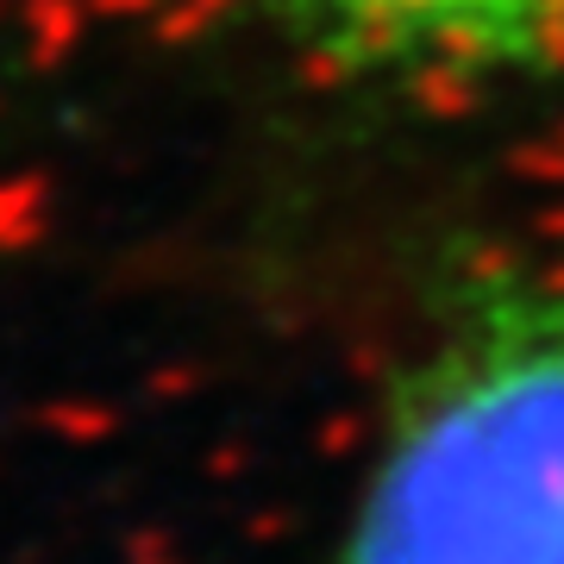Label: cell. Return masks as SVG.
<instances>
[{
	"mask_svg": "<svg viewBox=\"0 0 564 564\" xmlns=\"http://www.w3.org/2000/svg\"><path fill=\"white\" fill-rule=\"evenodd\" d=\"M326 564H564V263H470L426 307Z\"/></svg>",
	"mask_w": 564,
	"mask_h": 564,
	"instance_id": "obj_1",
	"label": "cell"
},
{
	"mask_svg": "<svg viewBox=\"0 0 564 564\" xmlns=\"http://www.w3.org/2000/svg\"><path fill=\"white\" fill-rule=\"evenodd\" d=\"M289 51L383 88L564 82V0H239Z\"/></svg>",
	"mask_w": 564,
	"mask_h": 564,
	"instance_id": "obj_2",
	"label": "cell"
}]
</instances>
